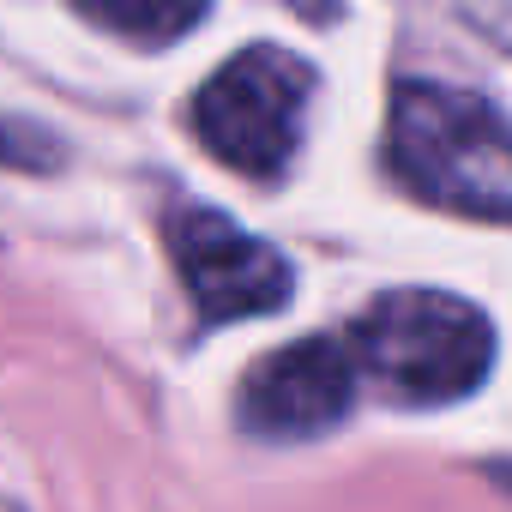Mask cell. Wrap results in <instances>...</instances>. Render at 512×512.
Segmentation results:
<instances>
[{
    "mask_svg": "<svg viewBox=\"0 0 512 512\" xmlns=\"http://www.w3.org/2000/svg\"><path fill=\"white\" fill-rule=\"evenodd\" d=\"M386 169L434 211L512 223V121L440 79H398L386 109Z\"/></svg>",
    "mask_w": 512,
    "mask_h": 512,
    "instance_id": "1",
    "label": "cell"
},
{
    "mask_svg": "<svg viewBox=\"0 0 512 512\" xmlns=\"http://www.w3.org/2000/svg\"><path fill=\"white\" fill-rule=\"evenodd\" d=\"M356 374H368L392 404L434 410L470 398L494 368V326L476 302L452 290H386L344 332Z\"/></svg>",
    "mask_w": 512,
    "mask_h": 512,
    "instance_id": "2",
    "label": "cell"
},
{
    "mask_svg": "<svg viewBox=\"0 0 512 512\" xmlns=\"http://www.w3.org/2000/svg\"><path fill=\"white\" fill-rule=\"evenodd\" d=\"M314 103V67L278 43H247L193 91V133L199 145L253 181L290 169Z\"/></svg>",
    "mask_w": 512,
    "mask_h": 512,
    "instance_id": "3",
    "label": "cell"
},
{
    "mask_svg": "<svg viewBox=\"0 0 512 512\" xmlns=\"http://www.w3.org/2000/svg\"><path fill=\"white\" fill-rule=\"evenodd\" d=\"M169 260L181 272V290L205 326L260 320L290 302V260L260 241L253 229L229 223L223 211H175L169 217Z\"/></svg>",
    "mask_w": 512,
    "mask_h": 512,
    "instance_id": "4",
    "label": "cell"
},
{
    "mask_svg": "<svg viewBox=\"0 0 512 512\" xmlns=\"http://www.w3.org/2000/svg\"><path fill=\"white\" fill-rule=\"evenodd\" d=\"M356 386H362V374H356L344 332H314V338L284 344L247 368L241 422L260 440H314L350 416Z\"/></svg>",
    "mask_w": 512,
    "mask_h": 512,
    "instance_id": "5",
    "label": "cell"
},
{
    "mask_svg": "<svg viewBox=\"0 0 512 512\" xmlns=\"http://www.w3.org/2000/svg\"><path fill=\"white\" fill-rule=\"evenodd\" d=\"M79 19H91L127 43H175L181 31H193L205 19V7H151V0L121 7V0H91V7H79Z\"/></svg>",
    "mask_w": 512,
    "mask_h": 512,
    "instance_id": "6",
    "label": "cell"
},
{
    "mask_svg": "<svg viewBox=\"0 0 512 512\" xmlns=\"http://www.w3.org/2000/svg\"><path fill=\"white\" fill-rule=\"evenodd\" d=\"M476 31H488L500 49H512V7H476V13H464Z\"/></svg>",
    "mask_w": 512,
    "mask_h": 512,
    "instance_id": "7",
    "label": "cell"
},
{
    "mask_svg": "<svg viewBox=\"0 0 512 512\" xmlns=\"http://www.w3.org/2000/svg\"><path fill=\"white\" fill-rule=\"evenodd\" d=\"M0 512H13V506H7V500H0Z\"/></svg>",
    "mask_w": 512,
    "mask_h": 512,
    "instance_id": "8",
    "label": "cell"
}]
</instances>
